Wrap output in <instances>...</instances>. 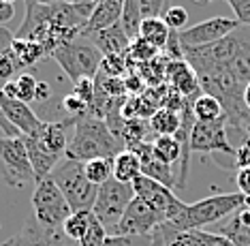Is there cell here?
Masks as SVG:
<instances>
[{
    "instance_id": "cell-1",
    "label": "cell",
    "mask_w": 250,
    "mask_h": 246,
    "mask_svg": "<svg viewBox=\"0 0 250 246\" xmlns=\"http://www.w3.org/2000/svg\"><path fill=\"white\" fill-rule=\"evenodd\" d=\"M124 150V141L118 139L107 127L103 118L86 113L75 118L73 124V139L69 141L64 158L79 163H88L94 158H116Z\"/></svg>"
},
{
    "instance_id": "cell-2",
    "label": "cell",
    "mask_w": 250,
    "mask_h": 246,
    "mask_svg": "<svg viewBox=\"0 0 250 246\" xmlns=\"http://www.w3.org/2000/svg\"><path fill=\"white\" fill-rule=\"evenodd\" d=\"M244 208H250V199L242 193H220L199 199L195 203H186L184 212L171 225L178 231L188 229H203L208 225H218L220 221L229 219L231 214L240 212Z\"/></svg>"
},
{
    "instance_id": "cell-3",
    "label": "cell",
    "mask_w": 250,
    "mask_h": 246,
    "mask_svg": "<svg viewBox=\"0 0 250 246\" xmlns=\"http://www.w3.org/2000/svg\"><path fill=\"white\" fill-rule=\"evenodd\" d=\"M49 178H52L56 182V186L62 191V195L69 201L73 212H82V210L92 212L99 186H94L92 182L88 180L83 163L71 161V158H62L54 167L52 174H49Z\"/></svg>"
},
{
    "instance_id": "cell-4",
    "label": "cell",
    "mask_w": 250,
    "mask_h": 246,
    "mask_svg": "<svg viewBox=\"0 0 250 246\" xmlns=\"http://www.w3.org/2000/svg\"><path fill=\"white\" fill-rule=\"evenodd\" d=\"M52 58L56 60L64 75L71 79L73 84L79 79H94L96 73L101 71V62H103V54L94 47L88 39L79 37L71 43H64L52 51Z\"/></svg>"
},
{
    "instance_id": "cell-5",
    "label": "cell",
    "mask_w": 250,
    "mask_h": 246,
    "mask_svg": "<svg viewBox=\"0 0 250 246\" xmlns=\"http://www.w3.org/2000/svg\"><path fill=\"white\" fill-rule=\"evenodd\" d=\"M32 210H35V221L39 225L54 231H62L64 221L73 214L69 201L64 199L62 191L56 186L52 178H43L35 182Z\"/></svg>"
},
{
    "instance_id": "cell-6",
    "label": "cell",
    "mask_w": 250,
    "mask_h": 246,
    "mask_svg": "<svg viewBox=\"0 0 250 246\" xmlns=\"http://www.w3.org/2000/svg\"><path fill=\"white\" fill-rule=\"evenodd\" d=\"M133 197H135L133 184H124V182H118L116 178L107 180L105 184L99 186L92 214L99 219V223L105 227L109 236H113L118 223L122 221V216L126 212L128 203L133 201Z\"/></svg>"
},
{
    "instance_id": "cell-7",
    "label": "cell",
    "mask_w": 250,
    "mask_h": 246,
    "mask_svg": "<svg viewBox=\"0 0 250 246\" xmlns=\"http://www.w3.org/2000/svg\"><path fill=\"white\" fill-rule=\"evenodd\" d=\"M0 176L4 184L13 188H24L28 182H37L24 137L0 135Z\"/></svg>"
},
{
    "instance_id": "cell-8",
    "label": "cell",
    "mask_w": 250,
    "mask_h": 246,
    "mask_svg": "<svg viewBox=\"0 0 250 246\" xmlns=\"http://www.w3.org/2000/svg\"><path fill=\"white\" fill-rule=\"evenodd\" d=\"M133 191H135V197L144 199L150 208H154L158 214H163L167 223L178 221L180 214L186 208V203L180 197H175V193L169 186H165L152 178H146V176H139L133 182Z\"/></svg>"
},
{
    "instance_id": "cell-9",
    "label": "cell",
    "mask_w": 250,
    "mask_h": 246,
    "mask_svg": "<svg viewBox=\"0 0 250 246\" xmlns=\"http://www.w3.org/2000/svg\"><path fill=\"white\" fill-rule=\"evenodd\" d=\"M242 24L235 17H209L203 20L195 26L184 28L180 34V43L182 49H199V47H208L212 43L223 41L225 37H229L240 28Z\"/></svg>"
},
{
    "instance_id": "cell-10",
    "label": "cell",
    "mask_w": 250,
    "mask_h": 246,
    "mask_svg": "<svg viewBox=\"0 0 250 246\" xmlns=\"http://www.w3.org/2000/svg\"><path fill=\"white\" fill-rule=\"evenodd\" d=\"M227 129H229L227 118H220L216 122H195L190 133V152L203 154V157H209V154L216 157L218 152L235 157V148L231 146Z\"/></svg>"
},
{
    "instance_id": "cell-11",
    "label": "cell",
    "mask_w": 250,
    "mask_h": 246,
    "mask_svg": "<svg viewBox=\"0 0 250 246\" xmlns=\"http://www.w3.org/2000/svg\"><path fill=\"white\" fill-rule=\"evenodd\" d=\"M163 223H167L163 214L150 208L144 199L133 197L113 236H152L156 227H161Z\"/></svg>"
},
{
    "instance_id": "cell-12",
    "label": "cell",
    "mask_w": 250,
    "mask_h": 246,
    "mask_svg": "<svg viewBox=\"0 0 250 246\" xmlns=\"http://www.w3.org/2000/svg\"><path fill=\"white\" fill-rule=\"evenodd\" d=\"M154 233L161 238L163 246H233L225 236L216 231H203V229H188L178 231L171 223H163L156 227Z\"/></svg>"
},
{
    "instance_id": "cell-13",
    "label": "cell",
    "mask_w": 250,
    "mask_h": 246,
    "mask_svg": "<svg viewBox=\"0 0 250 246\" xmlns=\"http://www.w3.org/2000/svg\"><path fill=\"white\" fill-rule=\"evenodd\" d=\"M0 246H66V236L62 231L45 229L37 221H26L13 238Z\"/></svg>"
},
{
    "instance_id": "cell-14",
    "label": "cell",
    "mask_w": 250,
    "mask_h": 246,
    "mask_svg": "<svg viewBox=\"0 0 250 246\" xmlns=\"http://www.w3.org/2000/svg\"><path fill=\"white\" fill-rule=\"evenodd\" d=\"M82 37L88 39L103 56H122V54H126L130 47V37L124 32L122 24H116V26L105 28V30H99V32L82 34Z\"/></svg>"
},
{
    "instance_id": "cell-15",
    "label": "cell",
    "mask_w": 250,
    "mask_h": 246,
    "mask_svg": "<svg viewBox=\"0 0 250 246\" xmlns=\"http://www.w3.org/2000/svg\"><path fill=\"white\" fill-rule=\"evenodd\" d=\"M0 107H2L9 122L20 131V135H32L43 122V120L37 118V113L32 112L30 105H26L18 99H9V96L0 94Z\"/></svg>"
},
{
    "instance_id": "cell-16",
    "label": "cell",
    "mask_w": 250,
    "mask_h": 246,
    "mask_svg": "<svg viewBox=\"0 0 250 246\" xmlns=\"http://www.w3.org/2000/svg\"><path fill=\"white\" fill-rule=\"evenodd\" d=\"M167 86H171L178 94H182L184 99L195 96L199 92H203L199 86V77L188 62L184 60H169L167 65Z\"/></svg>"
},
{
    "instance_id": "cell-17",
    "label": "cell",
    "mask_w": 250,
    "mask_h": 246,
    "mask_svg": "<svg viewBox=\"0 0 250 246\" xmlns=\"http://www.w3.org/2000/svg\"><path fill=\"white\" fill-rule=\"evenodd\" d=\"M122 11H124V0H105L103 4L94 7L92 15H90L86 28L82 34H90V32H99L105 28H111L122 22Z\"/></svg>"
},
{
    "instance_id": "cell-18",
    "label": "cell",
    "mask_w": 250,
    "mask_h": 246,
    "mask_svg": "<svg viewBox=\"0 0 250 246\" xmlns=\"http://www.w3.org/2000/svg\"><path fill=\"white\" fill-rule=\"evenodd\" d=\"M216 233L225 236L233 246H250V225L242 221V214L235 212L229 219L216 225Z\"/></svg>"
},
{
    "instance_id": "cell-19",
    "label": "cell",
    "mask_w": 250,
    "mask_h": 246,
    "mask_svg": "<svg viewBox=\"0 0 250 246\" xmlns=\"http://www.w3.org/2000/svg\"><path fill=\"white\" fill-rule=\"evenodd\" d=\"M141 176V161L133 150H122L113 158V178L124 184H133Z\"/></svg>"
},
{
    "instance_id": "cell-20",
    "label": "cell",
    "mask_w": 250,
    "mask_h": 246,
    "mask_svg": "<svg viewBox=\"0 0 250 246\" xmlns=\"http://www.w3.org/2000/svg\"><path fill=\"white\" fill-rule=\"evenodd\" d=\"M11 51H13L15 60L21 68L26 67H35L39 60L49 56V51L45 49V45L37 43V41H26V39H13L11 43Z\"/></svg>"
},
{
    "instance_id": "cell-21",
    "label": "cell",
    "mask_w": 250,
    "mask_h": 246,
    "mask_svg": "<svg viewBox=\"0 0 250 246\" xmlns=\"http://www.w3.org/2000/svg\"><path fill=\"white\" fill-rule=\"evenodd\" d=\"M169 34H171V30H169V26L165 24L163 17H152V20L141 22L139 37L158 51L165 49V45H167V41H169Z\"/></svg>"
},
{
    "instance_id": "cell-22",
    "label": "cell",
    "mask_w": 250,
    "mask_h": 246,
    "mask_svg": "<svg viewBox=\"0 0 250 246\" xmlns=\"http://www.w3.org/2000/svg\"><path fill=\"white\" fill-rule=\"evenodd\" d=\"M180 127H182L180 112L167 110V107H161V110L150 118V129H152V133H154V137H175Z\"/></svg>"
},
{
    "instance_id": "cell-23",
    "label": "cell",
    "mask_w": 250,
    "mask_h": 246,
    "mask_svg": "<svg viewBox=\"0 0 250 246\" xmlns=\"http://www.w3.org/2000/svg\"><path fill=\"white\" fill-rule=\"evenodd\" d=\"M192 112H195V118L197 122H216L220 118H227L225 116V110H223V103L214 96H209L206 92H201L192 103Z\"/></svg>"
},
{
    "instance_id": "cell-24",
    "label": "cell",
    "mask_w": 250,
    "mask_h": 246,
    "mask_svg": "<svg viewBox=\"0 0 250 246\" xmlns=\"http://www.w3.org/2000/svg\"><path fill=\"white\" fill-rule=\"evenodd\" d=\"M141 176L161 182V184L169 186V188H173L175 182H178V178L173 176V165L158 161V158H154V154H152L150 158H146V161H141Z\"/></svg>"
},
{
    "instance_id": "cell-25",
    "label": "cell",
    "mask_w": 250,
    "mask_h": 246,
    "mask_svg": "<svg viewBox=\"0 0 250 246\" xmlns=\"http://www.w3.org/2000/svg\"><path fill=\"white\" fill-rule=\"evenodd\" d=\"M152 152H154V158L167 165H175L182 161V144L178 141V137H156V139H152Z\"/></svg>"
},
{
    "instance_id": "cell-26",
    "label": "cell",
    "mask_w": 250,
    "mask_h": 246,
    "mask_svg": "<svg viewBox=\"0 0 250 246\" xmlns=\"http://www.w3.org/2000/svg\"><path fill=\"white\" fill-rule=\"evenodd\" d=\"M90 221H92V212L88 210H82V212H73L69 219L64 221L62 225V233L66 236V240H82L86 236L88 227H90Z\"/></svg>"
},
{
    "instance_id": "cell-27",
    "label": "cell",
    "mask_w": 250,
    "mask_h": 246,
    "mask_svg": "<svg viewBox=\"0 0 250 246\" xmlns=\"http://www.w3.org/2000/svg\"><path fill=\"white\" fill-rule=\"evenodd\" d=\"M141 22H144V17H141L139 0H124V11H122V22L120 24L124 28V32L130 37V41L139 37Z\"/></svg>"
},
{
    "instance_id": "cell-28",
    "label": "cell",
    "mask_w": 250,
    "mask_h": 246,
    "mask_svg": "<svg viewBox=\"0 0 250 246\" xmlns=\"http://www.w3.org/2000/svg\"><path fill=\"white\" fill-rule=\"evenodd\" d=\"M83 169H86L88 180L94 186H101L113 178V158H94V161L83 163Z\"/></svg>"
},
{
    "instance_id": "cell-29",
    "label": "cell",
    "mask_w": 250,
    "mask_h": 246,
    "mask_svg": "<svg viewBox=\"0 0 250 246\" xmlns=\"http://www.w3.org/2000/svg\"><path fill=\"white\" fill-rule=\"evenodd\" d=\"M161 54L158 49H154L150 43H146L141 37L133 39L130 41V47L126 51V58L130 62V68H137L139 65H144V62H150L152 58H156V56Z\"/></svg>"
},
{
    "instance_id": "cell-30",
    "label": "cell",
    "mask_w": 250,
    "mask_h": 246,
    "mask_svg": "<svg viewBox=\"0 0 250 246\" xmlns=\"http://www.w3.org/2000/svg\"><path fill=\"white\" fill-rule=\"evenodd\" d=\"M15 82V92H18V101L26 103V105H30L32 101L37 99V77L30 75V73H20L18 77L13 79Z\"/></svg>"
},
{
    "instance_id": "cell-31",
    "label": "cell",
    "mask_w": 250,
    "mask_h": 246,
    "mask_svg": "<svg viewBox=\"0 0 250 246\" xmlns=\"http://www.w3.org/2000/svg\"><path fill=\"white\" fill-rule=\"evenodd\" d=\"M130 71V62L126 58V54L122 56H103V62H101V73L111 77H124Z\"/></svg>"
},
{
    "instance_id": "cell-32",
    "label": "cell",
    "mask_w": 250,
    "mask_h": 246,
    "mask_svg": "<svg viewBox=\"0 0 250 246\" xmlns=\"http://www.w3.org/2000/svg\"><path fill=\"white\" fill-rule=\"evenodd\" d=\"M20 73H21V67L18 65L11 47L0 51V88H2L7 82H11L13 75H20Z\"/></svg>"
},
{
    "instance_id": "cell-33",
    "label": "cell",
    "mask_w": 250,
    "mask_h": 246,
    "mask_svg": "<svg viewBox=\"0 0 250 246\" xmlns=\"http://www.w3.org/2000/svg\"><path fill=\"white\" fill-rule=\"evenodd\" d=\"M107 229L99 223V219L92 214V221H90V227L86 231V236L79 240V244L82 246H105V240H107Z\"/></svg>"
},
{
    "instance_id": "cell-34",
    "label": "cell",
    "mask_w": 250,
    "mask_h": 246,
    "mask_svg": "<svg viewBox=\"0 0 250 246\" xmlns=\"http://www.w3.org/2000/svg\"><path fill=\"white\" fill-rule=\"evenodd\" d=\"M163 20L165 24L169 26V30H175V32H182L184 28H188V11L184 7H169L167 11L163 13Z\"/></svg>"
},
{
    "instance_id": "cell-35",
    "label": "cell",
    "mask_w": 250,
    "mask_h": 246,
    "mask_svg": "<svg viewBox=\"0 0 250 246\" xmlns=\"http://www.w3.org/2000/svg\"><path fill=\"white\" fill-rule=\"evenodd\" d=\"M105 246H152V236H107Z\"/></svg>"
},
{
    "instance_id": "cell-36",
    "label": "cell",
    "mask_w": 250,
    "mask_h": 246,
    "mask_svg": "<svg viewBox=\"0 0 250 246\" xmlns=\"http://www.w3.org/2000/svg\"><path fill=\"white\" fill-rule=\"evenodd\" d=\"M73 94L77 96V99H82L86 105L90 107L94 103V96H96V88H94V79H79V82L73 84Z\"/></svg>"
},
{
    "instance_id": "cell-37",
    "label": "cell",
    "mask_w": 250,
    "mask_h": 246,
    "mask_svg": "<svg viewBox=\"0 0 250 246\" xmlns=\"http://www.w3.org/2000/svg\"><path fill=\"white\" fill-rule=\"evenodd\" d=\"M62 110L69 113V118H82L88 113L90 107L82 99H77L75 94H66L64 99H62Z\"/></svg>"
},
{
    "instance_id": "cell-38",
    "label": "cell",
    "mask_w": 250,
    "mask_h": 246,
    "mask_svg": "<svg viewBox=\"0 0 250 246\" xmlns=\"http://www.w3.org/2000/svg\"><path fill=\"white\" fill-rule=\"evenodd\" d=\"M165 2H167V0H139L141 17H144V20L161 17L165 13Z\"/></svg>"
},
{
    "instance_id": "cell-39",
    "label": "cell",
    "mask_w": 250,
    "mask_h": 246,
    "mask_svg": "<svg viewBox=\"0 0 250 246\" xmlns=\"http://www.w3.org/2000/svg\"><path fill=\"white\" fill-rule=\"evenodd\" d=\"M227 4L233 9L235 20L240 22L242 26L250 28V0H227Z\"/></svg>"
},
{
    "instance_id": "cell-40",
    "label": "cell",
    "mask_w": 250,
    "mask_h": 246,
    "mask_svg": "<svg viewBox=\"0 0 250 246\" xmlns=\"http://www.w3.org/2000/svg\"><path fill=\"white\" fill-rule=\"evenodd\" d=\"M235 163H233V167L235 169H246L250 167V135L244 137V141L240 146L235 148Z\"/></svg>"
},
{
    "instance_id": "cell-41",
    "label": "cell",
    "mask_w": 250,
    "mask_h": 246,
    "mask_svg": "<svg viewBox=\"0 0 250 246\" xmlns=\"http://www.w3.org/2000/svg\"><path fill=\"white\" fill-rule=\"evenodd\" d=\"M235 182H237V188H240L242 195H246V197L250 199V167H246V169H237Z\"/></svg>"
},
{
    "instance_id": "cell-42",
    "label": "cell",
    "mask_w": 250,
    "mask_h": 246,
    "mask_svg": "<svg viewBox=\"0 0 250 246\" xmlns=\"http://www.w3.org/2000/svg\"><path fill=\"white\" fill-rule=\"evenodd\" d=\"M0 129H2V133L4 137H21L20 135V131L13 127V124L7 120V116H4V112H2V107H0Z\"/></svg>"
},
{
    "instance_id": "cell-43",
    "label": "cell",
    "mask_w": 250,
    "mask_h": 246,
    "mask_svg": "<svg viewBox=\"0 0 250 246\" xmlns=\"http://www.w3.org/2000/svg\"><path fill=\"white\" fill-rule=\"evenodd\" d=\"M52 86H49L47 82H41L39 79V86H37V99L35 101H39V103H45V101H49L52 99Z\"/></svg>"
},
{
    "instance_id": "cell-44",
    "label": "cell",
    "mask_w": 250,
    "mask_h": 246,
    "mask_svg": "<svg viewBox=\"0 0 250 246\" xmlns=\"http://www.w3.org/2000/svg\"><path fill=\"white\" fill-rule=\"evenodd\" d=\"M15 9H13V2H4V0H0V26L7 24V22L13 17Z\"/></svg>"
},
{
    "instance_id": "cell-45",
    "label": "cell",
    "mask_w": 250,
    "mask_h": 246,
    "mask_svg": "<svg viewBox=\"0 0 250 246\" xmlns=\"http://www.w3.org/2000/svg\"><path fill=\"white\" fill-rule=\"evenodd\" d=\"M244 103H246L248 112H250V84L246 86V90H244Z\"/></svg>"
},
{
    "instance_id": "cell-46",
    "label": "cell",
    "mask_w": 250,
    "mask_h": 246,
    "mask_svg": "<svg viewBox=\"0 0 250 246\" xmlns=\"http://www.w3.org/2000/svg\"><path fill=\"white\" fill-rule=\"evenodd\" d=\"M152 246H163V242H161V238L156 236V233H152Z\"/></svg>"
},
{
    "instance_id": "cell-47",
    "label": "cell",
    "mask_w": 250,
    "mask_h": 246,
    "mask_svg": "<svg viewBox=\"0 0 250 246\" xmlns=\"http://www.w3.org/2000/svg\"><path fill=\"white\" fill-rule=\"evenodd\" d=\"M88 2H90V4H94V7H99V4H103L105 0H88Z\"/></svg>"
},
{
    "instance_id": "cell-48",
    "label": "cell",
    "mask_w": 250,
    "mask_h": 246,
    "mask_svg": "<svg viewBox=\"0 0 250 246\" xmlns=\"http://www.w3.org/2000/svg\"><path fill=\"white\" fill-rule=\"evenodd\" d=\"M192 2H197V4H208V2H214V0H192Z\"/></svg>"
}]
</instances>
